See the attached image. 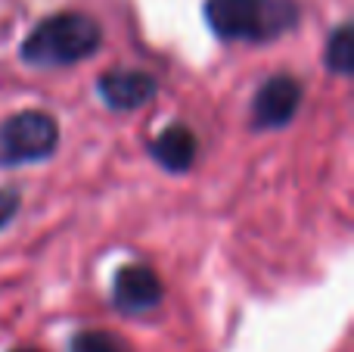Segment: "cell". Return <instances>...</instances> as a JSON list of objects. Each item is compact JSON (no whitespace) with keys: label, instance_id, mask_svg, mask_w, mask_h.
Instances as JSON below:
<instances>
[{"label":"cell","instance_id":"6","mask_svg":"<svg viewBox=\"0 0 354 352\" xmlns=\"http://www.w3.org/2000/svg\"><path fill=\"white\" fill-rule=\"evenodd\" d=\"M100 97H103L106 106L112 109H140L159 91V81L149 72H134V69H112L100 78L97 85Z\"/></svg>","mask_w":354,"mask_h":352},{"label":"cell","instance_id":"7","mask_svg":"<svg viewBox=\"0 0 354 352\" xmlns=\"http://www.w3.org/2000/svg\"><path fill=\"white\" fill-rule=\"evenodd\" d=\"M196 150H199V143L187 125H171L153 141V156L168 172H187L196 159Z\"/></svg>","mask_w":354,"mask_h":352},{"label":"cell","instance_id":"3","mask_svg":"<svg viewBox=\"0 0 354 352\" xmlns=\"http://www.w3.org/2000/svg\"><path fill=\"white\" fill-rule=\"evenodd\" d=\"M59 125L41 109H22L0 122V166H25L41 162L56 153Z\"/></svg>","mask_w":354,"mask_h":352},{"label":"cell","instance_id":"9","mask_svg":"<svg viewBox=\"0 0 354 352\" xmlns=\"http://www.w3.org/2000/svg\"><path fill=\"white\" fill-rule=\"evenodd\" d=\"M68 352H131V346L109 331H81L72 337Z\"/></svg>","mask_w":354,"mask_h":352},{"label":"cell","instance_id":"11","mask_svg":"<svg viewBox=\"0 0 354 352\" xmlns=\"http://www.w3.org/2000/svg\"><path fill=\"white\" fill-rule=\"evenodd\" d=\"M16 352H37V349H16Z\"/></svg>","mask_w":354,"mask_h":352},{"label":"cell","instance_id":"10","mask_svg":"<svg viewBox=\"0 0 354 352\" xmlns=\"http://www.w3.org/2000/svg\"><path fill=\"white\" fill-rule=\"evenodd\" d=\"M16 212H19V193L12 187H0V231L12 222Z\"/></svg>","mask_w":354,"mask_h":352},{"label":"cell","instance_id":"2","mask_svg":"<svg viewBox=\"0 0 354 352\" xmlns=\"http://www.w3.org/2000/svg\"><path fill=\"white\" fill-rule=\"evenodd\" d=\"M103 31L84 12H56L37 22L22 41V62L35 69H62L97 53Z\"/></svg>","mask_w":354,"mask_h":352},{"label":"cell","instance_id":"1","mask_svg":"<svg viewBox=\"0 0 354 352\" xmlns=\"http://www.w3.org/2000/svg\"><path fill=\"white\" fill-rule=\"evenodd\" d=\"M205 19L224 41L264 44L295 28V0H205Z\"/></svg>","mask_w":354,"mask_h":352},{"label":"cell","instance_id":"4","mask_svg":"<svg viewBox=\"0 0 354 352\" xmlns=\"http://www.w3.org/2000/svg\"><path fill=\"white\" fill-rule=\"evenodd\" d=\"M301 106V85L292 75H274L261 85L252 103L255 128H283Z\"/></svg>","mask_w":354,"mask_h":352},{"label":"cell","instance_id":"5","mask_svg":"<svg viewBox=\"0 0 354 352\" xmlns=\"http://www.w3.org/2000/svg\"><path fill=\"white\" fill-rule=\"evenodd\" d=\"M162 281L149 265H124L118 268L112 284V303L124 315H143L162 303Z\"/></svg>","mask_w":354,"mask_h":352},{"label":"cell","instance_id":"8","mask_svg":"<svg viewBox=\"0 0 354 352\" xmlns=\"http://www.w3.org/2000/svg\"><path fill=\"white\" fill-rule=\"evenodd\" d=\"M326 69L336 75H351L354 72V31L351 25H339L326 41V56H324Z\"/></svg>","mask_w":354,"mask_h":352}]
</instances>
